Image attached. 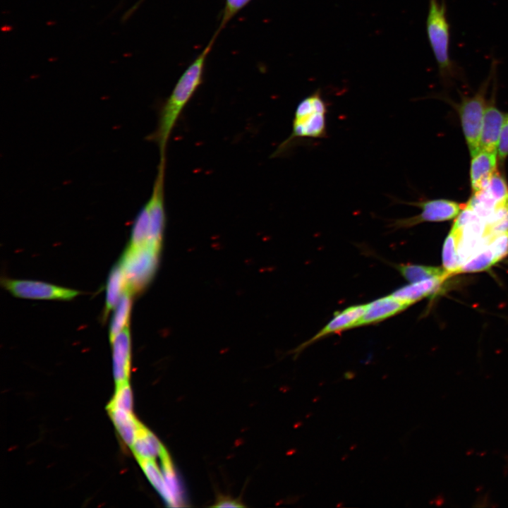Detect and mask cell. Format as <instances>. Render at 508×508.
Instances as JSON below:
<instances>
[{"mask_svg": "<svg viewBox=\"0 0 508 508\" xmlns=\"http://www.w3.org/2000/svg\"><path fill=\"white\" fill-rule=\"evenodd\" d=\"M210 47L211 44L207 46L186 70L159 111L157 128L148 136L158 146L159 158L166 157L167 145L174 127L201 83L205 60Z\"/></svg>", "mask_w": 508, "mask_h": 508, "instance_id": "obj_1", "label": "cell"}, {"mask_svg": "<svg viewBox=\"0 0 508 508\" xmlns=\"http://www.w3.org/2000/svg\"><path fill=\"white\" fill-rule=\"evenodd\" d=\"M426 32L442 80L452 82L462 70L449 54L450 25L445 0H429Z\"/></svg>", "mask_w": 508, "mask_h": 508, "instance_id": "obj_2", "label": "cell"}, {"mask_svg": "<svg viewBox=\"0 0 508 508\" xmlns=\"http://www.w3.org/2000/svg\"><path fill=\"white\" fill-rule=\"evenodd\" d=\"M327 103L320 90L315 91L300 101L294 112L291 133L282 143L277 153L288 150L295 140L327 138Z\"/></svg>", "mask_w": 508, "mask_h": 508, "instance_id": "obj_3", "label": "cell"}, {"mask_svg": "<svg viewBox=\"0 0 508 508\" xmlns=\"http://www.w3.org/2000/svg\"><path fill=\"white\" fill-rule=\"evenodd\" d=\"M497 63L492 61L491 68L487 78L472 96H464L457 105L463 133L470 155L480 147V134L486 109L485 95L489 84L496 73Z\"/></svg>", "mask_w": 508, "mask_h": 508, "instance_id": "obj_4", "label": "cell"}, {"mask_svg": "<svg viewBox=\"0 0 508 508\" xmlns=\"http://www.w3.org/2000/svg\"><path fill=\"white\" fill-rule=\"evenodd\" d=\"M160 250L148 243L140 247H127L120 263L126 280V287L133 294L142 291L151 282L157 270Z\"/></svg>", "mask_w": 508, "mask_h": 508, "instance_id": "obj_5", "label": "cell"}, {"mask_svg": "<svg viewBox=\"0 0 508 508\" xmlns=\"http://www.w3.org/2000/svg\"><path fill=\"white\" fill-rule=\"evenodd\" d=\"M398 202L418 207L421 212L417 215L392 220L389 226L395 229L410 228L423 222L451 220L456 217L466 206V204L442 198L418 202Z\"/></svg>", "mask_w": 508, "mask_h": 508, "instance_id": "obj_6", "label": "cell"}, {"mask_svg": "<svg viewBox=\"0 0 508 508\" xmlns=\"http://www.w3.org/2000/svg\"><path fill=\"white\" fill-rule=\"evenodd\" d=\"M1 282L13 296L23 298L68 301L79 294L78 291L42 282L2 279Z\"/></svg>", "mask_w": 508, "mask_h": 508, "instance_id": "obj_7", "label": "cell"}, {"mask_svg": "<svg viewBox=\"0 0 508 508\" xmlns=\"http://www.w3.org/2000/svg\"><path fill=\"white\" fill-rule=\"evenodd\" d=\"M470 182L473 193L484 189L497 171V151L479 147L471 154Z\"/></svg>", "mask_w": 508, "mask_h": 508, "instance_id": "obj_8", "label": "cell"}, {"mask_svg": "<svg viewBox=\"0 0 508 508\" xmlns=\"http://www.w3.org/2000/svg\"><path fill=\"white\" fill-rule=\"evenodd\" d=\"M365 304L353 305L341 311H338L329 322L310 339L301 344L295 351L299 353L304 348L318 340L333 333H337L356 327L362 317Z\"/></svg>", "mask_w": 508, "mask_h": 508, "instance_id": "obj_9", "label": "cell"}, {"mask_svg": "<svg viewBox=\"0 0 508 508\" xmlns=\"http://www.w3.org/2000/svg\"><path fill=\"white\" fill-rule=\"evenodd\" d=\"M408 307V305L391 294L375 299L365 304L364 313L355 327L382 322L401 313Z\"/></svg>", "mask_w": 508, "mask_h": 508, "instance_id": "obj_10", "label": "cell"}, {"mask_svg": "<svg viewBox=\"0 0 508 508\" xmlns=\"http://www.w3.org/2000/svg\"><path fill=\"white\" fill-rule=\"evenodd\" d=\"M112 345L113 375L116 385L127 382L131 367V337L129 325L111 343Z\"/></svg>", "mask_w": 508, "mask_h": 508, "instance_id": "obj_11", "label": "cell"}, {"mask_svg": "<svg viewBox=\"0 0 508 508\" xmlns=\"http://www.w3.org/2000/svg\"><path fill=\"white\" fill-rule=\"evenodd\" d=\"M448 277H435L412 282L396 289L391 295L410 306L424 298L437 294Z\"/></svg>", "mask_w": 508, "mask_h": 508, "instance_id": "obj_12", "label": "cell"}, {"mask_svg": "<svg viewBox=\"0 0 508 508\" xmlns=\"http://www.w3.org/2000/svg\"><path fill=\"white\" fill-rule=\"evenodd\" d=\"M504 119V114L496 107L494 102L487 104L480 134V147L497 151Z\"/></svg>", "mask_w": 508, "mask_h": 508, "instance_id": "obj_13", "label": "cell"}, {"mask_svg": "<svg viewBox=\"0 0 508 508\" xmlns=\"http://www.w3.org/2000/svg\"><path fill=\"white\" fill-rule=\"evenodd\" d=\"M131 448L138 461L161 459L167 453L156 436L144 426L140 428Z\"/></svg>", "mask_w": 508, "mask_h": 508, "instance_id": "obj_14", "label": "cell"}, {"mask_svg": "<svg viewBox=\"0 0 508 508\" xmlns=\"http://www.w3.org/2000/svg\"><path fill=\"white\" fill-rule=\"evenodd\" d=\"M108 411L120 437L131 447L143 425L132 412L115 408H108Z\"/></svg>", "mask_w": 508, "mask_h": 508, "instance_id": "obj_15", "label": "cell"}, {"mask_svg": "<svg viewBox=\"0 0 508 508\" xmlns=\"http://www.w3.org/2000/svg\"><path fill=\"white\" fill-rule=\"evenodd\" d=\"M126 287V277L123 269L118 262L112 267L108 277L104 318H106L109 312L115 308Z\"/></svg>", "mask_w": 508, "mask_h": 508, "instance_id": "obj_16", "label": "cell"}, {"mask_svg": "<svg viewBox=\"0 0 508 508\" xmlns=\"http://www.w3.org/2000/svg\"><path fill=\"white\" fill-rule=\"evenodd\" d=\"M132 292L126 287L116 304L109 325V341L111 343L114 338L125 327L129 325L130 312L132 303Z\"/></svg>", "mask_w": 508, "mask_h": 508, "instance_id": "obj_17", "label": "cell"}, {"mask_svg": "<svg viewBox=\"0 0 508 508\" xmlns=\"http://www.w3.org/2000/svg\"><path fill=\"white\" fill-rule=\"evenodd\" d=\"M394 265L401 275L410 283L431 277L451 276L444 267L415 264H396Z\"/></svg>", "mask_w": 508, "mask_h": 508, "instance_id": "obj_18", "label": "cell"}, {"mask_svg": "<svg viewBox=\"0 0 508 508\" xmlns=\"http://www.w3.org/2000/svg\"><path fill=\"white\" fill-rule=\"evenodd\" d=\"M149 231L150 214L148 207L145 203L135 217L128 247L135 248L147 243Z\"/></svg>", "mask_w": 508, "mask_h": 508, "instance_id": "obj_19", "label": "cell"}, {"mask_svg": "<svg viewBox=\"0 0 508 508\" xmlns=\"http://www.w3.org/2000/svg\"><path fill=\"white\" fill-rule=\"evenodd\" d=\"M161 461L165 484L171 500V507L181 506L182 490L168 453L161 458Z\"/></svg>", "mask_w": 508, "mask_h": 508, "instance_id": "obj_20", "label": "cell"}, {"mask_svg": "<svg viewBox=\"0 0 508 508\" xmlns=\"http://www.w3.org/2000/svg\"><path fill=\"white\" fill-rule=\"evenodd\" d=\"M499 261L491 246L488 245L473 255L461 267L459 273L476 272L489 269Z\"/></svg>", "mask_w": 508, "mask_h": 508, "instance_id": "obj_21", "label": "cell"}, {"mask_svg": "<svg viewBox=\"0 0 508 508\" xmlns=\"http://www.w3.org/2000/svg\"><path fill=\"white\" fill-rule=\"evenodd\" d=\"M138 462L148 480L166 502L171 506V500L165 484L162 471L159 468L155 460H142Z\"/></svg>", "mask_w": 508, "mask_h": 508, "instance_id": "obj_22", "label": "cell"}, {"mask_svg": "<svg viewBox=\"0 0 508 508\" xmlns=\"http://www.w3.org/2000/svg\"><path fill=\"white\" fill-rule=\"evenodd\" d=\"M442 258L443 267L450 275L459 273L460 262L456 250V238L452 230L444 242Z\"/></svg>", "mask_w": 508, "mask_h": 508, "instance_id": "obj_23", "label": "cell"}, {"mask_svg": "<svg viewBox=\"0 0 508 508\" xmlns=\"http://www.w3.org/2000/svg\"><path fill=\"white\" fill-rule=\"evenodd\" d=\"M483 190L497 203L498 208L508 202V184L498 171Z\"/></svg>", "mask_w": 508, "mask_h": 508, "instance_id": "obj_24", "label": "cell"}, {"mask_svg": "<svg viewBox=\"0 0 508 508\" xmlns=\"http://www.w3.org/2000/svg\"><path fill=\"white\" fill-rule=\"evenodd\" d=\"M116 385L114 396L108 408H115L132 412L133 394L128 382H124Z\"/></svg>", "mask_w": 508, "mask_h": 508, "instance_id": "obj_25", "label": "cell"}, {"mask_svg": "<svg viewBox=\"0 0 508 508\" xmlns=\"http://www.w3.org/2000/svg\"><path fill=\"white\" fill-rule=\"evenodd\" d=\"M498 159L504 160L508 156V113L504 114V119L497 147Z\"/></svg>", "mask_w": 508, "mask_h": 508, "instance_id": "obj_26", "label": "cell"}, {"mask_svg": "<svg viewBox=\"0 0 508 508\" xmlns=\"http://www.w3.org/2000/svg\"><path fill=\"white\" fill-rule=\"evenodd\" d=\"M250 0H226L223 23L227 22L238 10Z\"/></svg>", "mask_w": 508, "mask_h": 508, "instance_id": "obj_27", "label": "cell"}, {"mask_svg": "<svg viewBox=\"0 0 508 508\" xmlns=\"http://www.w3.org/2000/svg\"><path fill=\"white\" fill-rule=\"evenodd\" d=\"M214 507H242V504L240 502L236 500L231 499L226 497H219L216 504L213 505Z\"/></svg>", "mask_w": 508, "mask_h": 508, "instance_id": "obj_28", "label": "cell"}]
</instances>
